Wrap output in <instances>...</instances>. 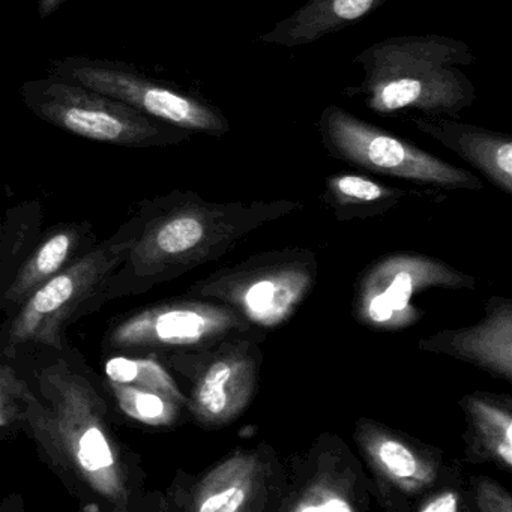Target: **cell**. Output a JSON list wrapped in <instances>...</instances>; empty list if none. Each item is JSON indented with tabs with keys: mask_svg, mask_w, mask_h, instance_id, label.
Instances as JSON below:
<instances>
[{
	"mask_svg": "<svg viewBox=\"0 0 512 512\" xmlns=\"http://www.w3.org/2000/svg\"><path fill=\"white\" fill-rule=\"evenodd\" d=\"M418 349L460 359L511 383V299L494 296L485 305V316L478 323L422 338Z\"/></svg>",
	"mask_w": 512,
	"mask_h": 512,
	"instance_id": "2e32d148",
	"label": "cell"
},
{
	"mask_svg": "<svg viewBox=\"0 0 512 512\" xmlns=\"http://www.w3.org/2000/svg\"><path fill=\"white\" fill-rule=\"evenodd\" d=\"M406 194L359 173H337L326 178L322 200L338 221L367 220L391 211Z\"/></svg>",
	"mask_w": 512,
	"mask_h": 512,
	"instance_id": "44dd1931",
	"label": "cell"
},
{
	"mask_svg": "<svg viewBox=\"0 0 512 512\" xmlns=\"http://www.w3.org/2000/svg\"><path fill=\"white\" fill-rule=\"evenodd\" d=\"M20 98L41 121L92 142L149 149L178 146L191 139V133L182 128L53 74L23 83Z\"/></svg>",
	"mask_w": 512,
	"mask_h": 512,
	"instance_id": "5b68a950",
	"label": "cell"
},
{
	"mask_svg": "<svg viewBox=\"0 0 512 512\" xmlns=\"http://www.w3.org/2000/svg\"><path fill=\"white\" fill-rule=\"evenodd\" d=\"M466 416L464 460L490 463L512 470V400L490 392H473L461 398Z\"/></svg>",
	"mask_w": 512,
	"mask_h": 512,
	"instance_id": "ffe728a7",
	"label": "cell"
},
{
	"mask_svg": "<svg viewBox=\"0 0 512 512\" xmlns=\"http://www.w3.org/2000/svg\"><path fill=\"white\" fill-rule=\"evenodd\" d=\"M28 382L16 361L0 347V433L14 436L23 431V410Z\"/></svg>",
	"mask_w": 512,
	"mask_h": 512,
	"instance_id": "603a6c76",
	"label": "cell"
},
{
	"mask_svg": "<svg viewBox=\"0 0 512 512\" xmlns=\"http://www.w3.org/2000/svg\"><path fill=\"white\" fill-rule=\"evenodd\" d=\"M373 485V499L388 512H410L428 493L458 478L442 449L382 422L359 418L353 431Z\"/></svg>",
	"mask_w": 512,
	"mask_h": 512,
	"instance_id": "7c38bea8",
	"label": "cell"
},
{
	"mask_svg": "<svg viewBox=\"0 0 512 512\" xmlns=\"http://www.w3.org/2000/svg\"><path fill=\"white\" fill-rule=\"evenodd\" d=\"M263 329L230 335L202 349L158 355L187 398L188 416L206 430H218L241 418L260 383Z\"/></svg>",
	"mask_w": 512,
	"mask_h": 512,
	"instance_id": "52a82bcc",
	"label": "cell"
},
{
	"mask_svg": "<svg viewBox=\"0 0 512 512\" xmlns=\"http://www.w3.org/2000/svg\"><path fill=\"white\" fill-rule=\"evenodd\" d=\"M101 370L110 404L133 424L167 430L188 416L184 391L155 353H104Z\"/></svg>",
	"mask_w": 512,
	"mask_h": 512,
	"instance_id": "9a60e30c",
	"label": "cell"
},
{
	"mask_svg": "<svg viewBox=\"0 0 512 512\" xmlns=\"http://www.w3.org/2000/svg\"><path fill=\"white\" fill-rule=\"evenodd\" d=\"M13 359L28 382L23 433L82 511H166L164 494L146 488L142 460L113 427L100 377L76 349Z\"/></svg>",
	"mask_w": 512,
	"mask_h": 512,
	"instance_id": "6da1fadb",
	"label": "cell"
},
{
	"mask_svg": "<svg viewBox=\"0 0 512 512\" xmlns=\"http://www.w3.org/2000/svg\"><path fill=\"white\" fill-rule=\"evenodd\" d=\"M469 497L472 511L512 512V497L509 491L487 476L472 478Z\"/></svg>",
	"mask_w": 512,
	"mask_h": 512,
	"instance_id": "d4e9b609",
	"label": "cell"
},
{
	"mask_svg": "<svg viewBox=\"0 0 512 512\" xmlns=\"http://www.w3.org/2000/svg\"><path fill=\"white\" fill-rule=\"evenodd\" d=\"M50 74L115 98L191 134L224 137L232 130L229 119L208 101L151 79L125 62L70 56L53 62Z\"/></svg>",
	"mask_w": 512,
	"mask_h": 512,
	"instance_id": "30bf717a",
	"label": "cell"
},
{
	"mask_svg": "<svg viewBox=\"0 0 512 512\" xmlns=\"http://www.w3.org/2000/svg\"><path fill=\"white\" fill-rule=\"evenodd\" d=\"M187 296V295H185ZM254 328L227 305L208 299H170L113 320L104 332V353H166L202 349Z\"/></svg>",
	"mask_w": 512,
	"mask_h": 512,
	"instance_id": "8fae6325",
	"label": "cell"
},
{
	"mask_svg": "<svg viewBox=\"0 0 512 512\" xmlns=\"http://www.w3.org/2000/svg\"><path fill=\"white\" fill-rule=\"evenodd\" d=\"M301 208L293 200L209 202L181 190L142 200L124 223L130 245L107 281V302L142 295L217 262L254 230Z\"/></svg>",
	"mask_w": 512,
	"mask_h": 512,
	"instance_id": "7a4b0ae2",
	"label": "cell"
},
{
	"mask_svg": "<svg viewBox=\"0 0 512 512\" xmlns=\"http://www.w3.org/2000/svg\"><path fill=\"white\" fill-rule=\"evenodd\" d=\"M430 289H476L475 278L443 260L415 253L380 257L355 284L353 316L368 328L400 331L415 325L421 311L413 302Z\"/></svg>",
	"mask_w": 512,
	"mask_h": 512,
	"instance_id": "4fadbf2b",
	"label": "cell"
},
{
	"mask_svg": "<svg viewBox=\"0 0 512 512\" xmlns=\"http://www.w3.org/2000/svg\"><path fill=\"white\" fill-rule=\"evenodd\" d=\"M277 512H367L373 485L355 452L338 434H320L290 458Z\"/></svg>",
	"mask_w": 512,
	"mask_h": 512,
	"instance_id": "5bb4252c",
	"label": "cell"
},
{
	"mask_svg": "<svg viewBox=\"0 0 512 512\" xmlns=\"http://www.w3.org/2000/svg\"><path fill=\"white\" fill-rule=\"evenodd\" d=\"M130 245L124 224L98 242L67 269L35 290L28 301L0 325V347L10 358L35 350L71 352V325L107 304V281L119 268Z\"/></svg>",
	"mask_w": 512,
	"mask_h": 512,
	"instance_id": "277c9868",
	"label": "cell"
},
{
	"mask_svg": "<svg viewBox=\"0 0 512 512\" xmlns=\"http://www.w3.org/2000/svg\"><path fill=\"white\" fill-rule=\"evenodd\" d=\"M91 221L58 223L40 238L0 296V313L13 316L29 296L98 244Z\"/></svg>",
	"mask_w": 512,
	"mask_h": 512,
	"instance_id": "e0dca14e",
	"label": "cell"
},
{
	"mask_svg": "<svg viewBox=\"0 0 512 512\" xmlns=\"http://www.w3.org/2000/svg\"><path fill=\"white\" fill-rule=\"evenodd\" d=\"M286 464L268 442L232 449L203 472L179 470L164 494L166 511L277 512Z\"/></svg>",
	"mask_w": 512,
	"mask_h": 512,
	"instance_id": "9c48e42d",
	"label": "cell"
},
{
	"mask_svg": "<svg viewBox=\"0 0 512 512\" xmlns=\"http://www.w3.org/2000/svg\"><path fill=\"white\" fill-rule=\"evenodd\" d=\"M319 275L313 251L286 248L224 266L188 287L185 295L220 302L260 329L286 323L308 298Z\"/></svg>",
	"mask_w": 512,
	"mask_h": 512,
	"instance_id": "8992f818",
	"label": "cell"
},
{
	"mask_svg": "<svg viewBox=\"0 0 512 512\" xmlns=\"http://www.w3.org/2000/svg\"><path fill=\"white\" fill-rule=\"evenodd\" d=\"M416 512H461L472 511L469 491L461 488L460 476L434 488L416 503Z\"/></svg>",
	"mask_w": 512,
	"mask_h": 512,
	"instance_id": "cb8c5ba5",
	"label": "cell"
},
{
	"mask_svg": "<svg viewBox=\"0 0 512 512\" xmlns=\"http://www.w3.org/2000/svg\"><path fill=\"white\" fill-rule=\"evenodd\" d=\"M361 83L344 94L382 116L418 112L458 119L476 101L466 74L475 55L464 41L445 35H400L371 44L355 58Z\"/></svg>",
	"mask_w": 512,
	"mask_h": 512,
	"instance_id": "3957f363",
	"label": "cell"
},
{
	"mask_svg": "<svg viewBox=\"0 0 512 512\" xmlns=\"http://www.w3.org/2000/svg\"><path fill=\"white\" fill-rule=\"evenodd\" d=\"M320 142L335 160L373 175L443 190H481V179L440 160L394 133L332 104L317 122Z\"/></svg>",
	"mask_w": 512,
	"mask_h": 512,
	"instance_id": "ba28073f",
	"label": "cell"
},
{
	"mask_svg": "<svg viewBox=\"0 0 512 512\" xmlns=\"http://www.w3.org/2000/svg\"><path fill=\"white\" fill-rule=\"evenodd\" d=\"M299 7L259 38L269 46L298 49L337 34L370 16L388 0H290Z\"/></svg>",
	"mask_w": 512,
	"mask_h": 512,
	"instance_id": "d6986e66",
	"label": "cell"
},
{
	"mask_svg": "<svg viewBox=\"0 0 512 512\" xmlns=\"http://www.w3.org/2000/svg\"><path fill=\"white\" fill-rule=\"evenodd\" d=\"M410 122L419 133L454 152L491 184L512 196V139L509 134L448 116L418 115L410 118Z\"/></svg>",
	"mask_w": 512,
	"mask_h": 512,
	"instance_id": "ac0fdd59",
	"label": "cell"
},
{
	"mask_svg": "<svg viewBox=\"0 0 512 512\" xmlns=\"http://www.w3.org/2000/svg\"><path fill=\"white\" fill-rule=\"evenodd\" d=\"M65 0H38V14L40 19H47V17L55 14L59 8L62 7Z\"/></svg>",
	"mask_w": 512,
	"mask_h": 512,
	"instance_id": "484cf974",
	"label": "cell"
},
{
	"mask_svg": "<svg viewBox=\"0 0 512 512\" xmlns=\"http://www.w3.org/2000/svg\"><path fill=\"white\" fill-rule=\"evenodd\" d=\"M43 218L40 200H29L8 209L0 220V296L40 238Z\"/></svg>",
	"mask_w": 512,
	"mask_h": 512,
	"instance_id": "7402d4cb",
	"label": "cell"
}]
</instances>
